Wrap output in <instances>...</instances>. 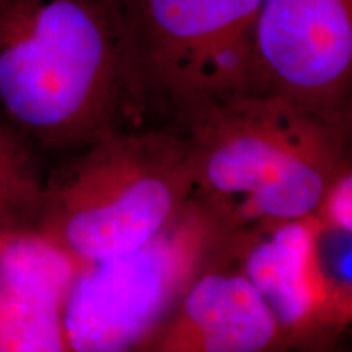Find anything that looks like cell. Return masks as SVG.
<instances>
[{"label": "cell", "mask_w": 352, "mask_h": 352, "mask_svg": "<svg viewBox=\"0 0 352 352\" xmlns=\"http://www.w3.org/2000/svg\"><path fill=\"white\" fill-rule=\"evenodd\" d=\"M243 223L195 191L168 227L132 252L77 266L63 308L67 352H135Z\"/></svg>", "instance_id": "4"}, {"label": "cell", "mask_w": 352, "mask_h": 352, "mask_svg": "<svg viewBox=\"0 0 352 352\" xmlns=\"http://www.w3.org/2000/svg\"><path fill=\"white\" fill-rule=\"evenodd\" d=\"M76 267L36 232L0 233V352H67L63 308Z\"/></svg>", "instance_id": "9"}, {"label": "cell", "mask_w": 352, "mask_h": 352, "mask_svg": "<svg viewBox=\"0 0 352 352\" xmlns=\"http://www.w3.org/2000/svg\"><path fill=\"white\" fill-rule=\"evenodd\" d=\"M315 219L328 230L352 233V164H347L321 196Z\"/></svg>", "instance_id": "11"}, {"label": "cell", "mask_w": 352, "mask_h": 352, "mask_svg": "<svg viewBox=\"0 0 352 352\" xmlns=\"http://www.w3.org/2000/svg\"><path fill=\"white\" fill-rule=\"evenodd\" d=\"M145 116L178 127L254 91L253 28L261 0H122Z\"/></svg>", "instance_id": "5"}, {"label": "cell", "mask_w": 352, "mask_h": 352, "mask_svg": "<svg viewBox=\"0 0 352 352\" xmlns=\"http://www.w3.org/2000/svg\"><path fill=\"white\" fill-rule=\"evenodd\" d=\"M44 186L28 140L0 118V233L33 230Z\"/></svg>", "instance_id": "10"}, {"label": "cell", "mask_w": 352, "mask_h": 352, "mask_svg": "<svg viewBox=\"0 0 352 352\" xmlns=\"http://www.w3.org/2000/svg\"><path fill=\"white\" fill-rule=\"evenodd\" d=\"M196 191L232 206L241 222L314 214L351 164V120L248 91L212 104L178 129Z\"/></svg>", "instance_id": "2"}, {"label": "cell", "mask_w": 352, "mask_h": 352, "mask_svg": "<svg viewBox=\"0 0 352 352\" xmlns=\"http://www.w3.org/2000/svg\"><path fill=\"white\" fill-rule=\"evenodd\" d=\"M195 191L183 132L116 131L46 179L33 232L83 266L147 243L182 214Z\"/></svg>", "instance_id": "3"}, {"label": "cell", "mask_w": 352, "mask_h": 352, "mask_svg": "<svg viewBox=\"0 0 352 352\" xmlns=\"http://www.w3.org/2000/svg\"><path fill=\"white\" fill-rule=\"evenodd\" d=\"M352 233L328 230L314 214L243 222L227 250L283 329L290 352H323L352 320Z\"/></svg>", "instance_id": "6"}, {"label": "cell", "mask_w": 352, "mask_h": 352, "mask_svg": "<svg viewBox=\"0 0 352 352\" xmlns=\"http://www.w3.org/2000/svg\"><path fill=\"white\" fill-rule=\"evenodd\" d=\"M227 245L135 352H290L271 308Z\"/></svg>", "instance_id": "8"}, {"label": "cell", "mask_w": 352, "mask_h": 352, "mask_svg": "<svg viewBox=\"0 0 352 352\" xmlns=\"http://www.w3.org/2000/svg\"><path fill=\"white\" fill-rule=\"evenodd\" d=\"M0 113L47 151L142 127L122 0H0Z\"/></svg>", "instance_id": "1"}, {"label": "cell", "mask_w": 352, "mask_h": 352, "mask_svg": "<svg viewBox=\"0 0 352 352\" xmlns=\"http://www.w3.org/2000/svg\"><path fill=\"white\" fill-rule=\"evenodd\" d=\"M323 352H341V351L338 349V346H336V347H333V349H329V351H323Z\"/></svg>", "instance_id": "12"}, {"label": "cell", "mask_w": 352, "mask_h": 352, "mask_svg": "<svg viewBox=\"0 0 352 352\" xmlns=\"http://www.w3.org/2000/svg\"><path fill=\"white\" fill-rule=\"evenodd\" d=\"M254 91L351 120L352 0H261Z\"/></svg>", "instance_id": "7"}]
</instances>
